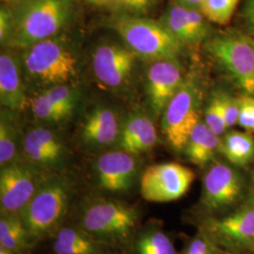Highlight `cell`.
Returning <instances> with one entry per match:
<instances>
[{
    "mask_svg": "<svg viewBox=\"0 0 254 254\" xmlns=\"http://www.w3.org/2000/svg\"><path fill=\"white\" fill-rule=\"evenodd\" d=\"M122 126L118 115L109 108L93 109L85 119L81 128L85 145L99 149L118 142Z\"/></svg>",
    "mask_w": 254,
    "mask_h": 254,
    "instance_id": "cell-16",
    "label": "cell"
},
{
    "mask_svg": "<svg viewBox=\"0 0 254 254\" xmlns=\"http://www.w3.org/2000/svg\"><path fill=\"white\" fill-rule=\"evenodd\" d=\"M73 178L64 173L49 175L20 215L32 244L35 245L66 224L79 199Z\"/></svg>",
    "mask_w": 254,
    "mask_h": 254,
    "instance_id": "cell-2",
    "label": "cell"
},
{
    "mask_svg": "<svg viewBox=\"0 0 254 254\" xmlns=\"http://www.w3.org/2000/svg\"><path fill=\"white\" fill-rule=\"evenodd\" d=\"M2 1H5V2H13V1H17V0H2Z\"/></svg>",
    "mask_w": 254,
    "mask_h": 254,
    "instance_id": "cell-41",
    "label": "cell"
},
{
    "mask_svg": "<svg viewBox=\"0 0 254 254\" xmlns=\"http://www.w3.org/2000/svg\"><path fill=\"white\" fill-rule=\"evenodd\" d=\"M246 36H247V35H246ZM247 38H248V41L251 43V45L254 46V36H247Z\"/></svg>",
    "mask_w": 254,
    "mask_h": 254,
    "instance_id": "cell-39",
    "label": "cell"
},
{
    "mask_svg": "<svg viewBox=\"0 0 254 254\" xmlns=\"http://www.w3.org/2000/svg\"><path fill=\"white\" fill-rule=\"evenodd\" d=\"M157 140L153 121L142 113H136L128 117L122 126L118 144L121 150L136 156L152 150Z\"/></svg>",
    "mask_w": 254,
    "mask_h": 254,
    "instance_id": "cell-17",
    "label": "cell"
},
{
    "mask_svg": "<svg viewBox=\"0 0 254 254\" xmlns=\"http://www.w3.org/2000/svg\"><path fill=\"white\" fill-rule=\"evenodd\" d=\"M124 254H130V253H129V252H127V253H125Z\"/></svg>",
    "mask_w": 254,
    "mask_h": 254,
    "instance_id": "cell-42",
    "label": "cell"
},
{
    "mask_svg": "<svg viewBox=\"0 0 254 254\" xmlns=\"http://www.w3.org/2000/svg\"><path fill=\"white\" fill-rule=\"evenodd\" d=\"M189 254V253H188V252H185V254Z\"/></svg>",
    "mask_w": 254,
    "mask_h": 254,
    "instance_id": "cell-43",
    "label": "cell"
},
{
    "mask_svg": "<svg viewBox=\"0 0 254 254\" xmlns=\"http://www.w3.org/2000/svg\"><path fill=\"white\" fill-rule=\"evenodd\" d=\"M204 122L200 121L191 132L185 152L191 163L204 166L212 160L217 150L220 147V141Z\"/></svg>",
    "mask_w": 254,
    "mask_h": 254,
    "instance_id": "cell-20",
    "label": "cell"
},
{
    "mask_svg": "<svg viewBox=\"0 0 254 254\" xmlns=\"http://www.w3.org/2000/svg\"><path fill=\"white\" fill-rule=\"evenodd\" d=\"M0 245L19 254H29L34 248L20 214L0 213Z\"/></svg>",
    "mask_w": 254,
    "mask_h": 254,
    "instance_id": "cell-21",
    "label": "cell"
},
{
    "mask_svg": "<svg viewBox=\"0 0 254 254\" xmlns=\"http://www.w3.org/2000/svg\"><path fill=\"white\" fill-rule=\"evenodd\" d=\"M212 235L231 243L246 244L254 240V204H248L226 218L208 223Z\"/></svg>",
    "mask_w": 254,
    "mask_h": 254,
    "instance_id": "cell-18",
    "label": "cell"
},
{
    "mask_svg": "<svg viewBox=\"0 0 254 254\" xmlns=\"http://www.w3.org/2000/svg\"><path fill=\"white\" fill-rule=\"evenodd\" d=\"M185 82L178 61L154 62L147 72V95L154 114H163Z\"/></svg>",
    "mask_w": 254,
    "mask_h": 254,
    "instance_id": "cell-14",
    "label": "cell"
},
{
    "mask_svg": "<svg viewBox=\"0 0 254 254\" xmlns=\"http://www.w3.org/2000/svg\"><path fill=\"white\" fill-rule=\"evenodd\" d=\"M154 0H123L125 6L133 9H142L147 8Z\"/></svg>",
    "mask_w": 254,
    "mask_h": 254,
    "instance_id": "cell-35",
    "label": "cell"
},
{
    "mask_svg": "<svg viewBox=\"0 0 254 254\" xmlns=\"http://www.w3.org/2000/svg\"><path fill=\"white\" fill-rule=\"evenodd\" d=\"M177 4L190 9H200L203 0H176Z\"/></svg>",
    "mask_w": 254,
    "mask_h": 254,
    "instance_id": "cell-36",
    "label": "cell"
},
{
    "mask_svg": "<svg viewBox=\"0 0 254 254\" xmlns=\"http://www.w3.org/2000/svg\"><path fill=\"white\" fill-rule=\"evenodd\" d=\"M14 19L13 13L7 7L0 9V41L2 45H8L13 32Z\"/></svg>",
    "mask_w": 254,
    "mask_h": 254,
    "instance_id": "cell-32",
    "label": "cell"
},
{
    "mask_svg": "<svg viewBox=\"0 0 254 254\" xmlns=\"http://www.w3.org/2000/svg\"><path fill=\"white\" fill-rule=\"evenodd\" d=\"M204 123L218 136L222 135L227 127L223 117L220 93H215L204 112Z\"/></svg>",
    "mask_w": 254,
    "mask_h": 254,
    "instance_id": "cell-28",
    "label": "cell"
},
{
    "mask_svg": "<svg viewBox=\"0 0 254 254\" xmlns=\"http://www.w3.org/2000/svg\"><path fill=\"white\" fill-rule=\"evenodd\" d=\"M240 110L238 125L248 132H254V95L245 94L239 97Z\"/></svg>",
    "mask_w": 254,
    "mask_h": 254,
    "instance_id": "cell-30",
    "label": "cell"
},
{
    "mask_svg": "<svg viewBox=\"0 0 254 254\" xmlns=\"http://www.w3.org/2000/svg\"><path fill=\"white\" fill-rule=\"evenodd\" d=\"M161 23L183 46H192L187 7L179 4L171 7L166 11Z\"/></svg>",
    "mask_w": 254,
    "mask_h": 254,
    "instance_id": "cell-25",
    "label": "cell"
},
{
    "mask_svg": "<svg viewBox=\"0 0 254 254\" xmlns=\"http://www.w3.org/2000/svg\"><path fill=\"white\" fill-rule=\"evenodd\" d=\"M138 204L100 192L85 194L76 201L67 223L92 236L129 252L141 228Z\"/></svg>",
    "mask_w": 254,
    "mask_h": 254,
    "instance_id": "cell-1",
    "label": "cell"
},
{
    "mask_svg": "<svg viewBox=\"0 0 254 254\" xmlns=\"http://www.w3.org/2000/svg\"><path fill=\"white\" fill-rule=\"evenodd\" d=\"M241 191L239 174L227 165L214 164L204 175L200 201L205 209L216 211L233 204Z\"/></svg>",
    "mask_w": 254,
    "mask_h": 254,
    "instance_id": "cell-13",
    "label": "cell"
},
{
    "mask_svg": "<svg viewBox=\"0 0 254 254\" xmlns=\"http://www.w3.org/2000/svg\"><path fill=\"white\" fill-rule=\"evenodd\" d=\"M87 2H90L91 4H102V0H85Z\"/></svg>",
    "mask_w": 254,
    "mask_h": 254,
    "instance_id": "cell-38",
    "label": "cell"
},
{
    "mask_svg": "<svg viewBox=\"0 0 254 254\" xmlns=\"http://www.w3.org/2000/svg\"><path fill=\"white\" fill-rule=\"evenodd\" d=\"M13 13L14 27L9 46L27 49L50 39L71 16L70 0H22Z\"/></svg>",
    "mask_w": 254,
    "mask_h": 254,
    "instance_id": "cell-3",
    "label": "cell"
},
{
    "mask_svg": "<svg viewBox=\"0 0 254 254\" xmlns=\"http://www.w3.org/2000/svg\"><path fill=\"white\" fill-rule=\"evenodd\" d=\"M0 254H19L14 252H11L8 250L7 248H5L4 246L0 245Z\"/></svg>",
    "mask_w": 254,
    "mask_h": 254,
    "instance_id": "cell-37",
    "label": "cell"
},
{
    "mask_svg": "<svg viewBox=\"0 0 254 254\" xmlns=\"http://www.w3.org/2000/svg\"><path fill=\"white\" fill-rule=\"evenodd\" d=\"M220 96L222 103L223 117L228 129L230 127H235L238 123L240 110L239 97H235L226 93H220Z\"/></svg>",
    "mask_w": 254,
    "mask_h": 254,
    "instance_id": "cell-31",
    "label": "cell"
},
{
    "mask_svg": "<svg viewBox=\"0 0 254 254\" xmlns=\"http://www.w3.org/2000/svg\"><path fill=\"white\" fill-rule=\"evenodd\" d=\"M111 1H114V2H117V1H118V2H122L123 0H102L103 3H105V2H111Z\"/></svg>",
    "mask_w": 254,
    "mask_h": 254,
    "instance_id": "cell-40",
    "label": "cell"
},
{
    "mask_svg": "<svg viewBox=\"0 0 254 254\" xmlns=\"http://www.w3.org/2000/svg\"><path fill=\"white\" fill-rule=\"evenodd\" d=\"M130 254H177L173 241L157 223H146L137 232Z\"/></svg>",
    "mask_w": 254,
    "mask_h": 254,
    "instance_id": "cell-22",
    "label": "cell"
},
{
    "mask_svg": "<svg viewBox=\"0 0 254 254\" xmlns=\"http://www.w3.org/2000/svg\"><path fill=\"white\" fill-rule=\"evenodd\" d=\"M51 238L53 254H124L127 252L69 223L60 228Z\"/></svg>",
    "mask_w": 254,
    "mask_h": 254,
    "instance_id": "cell-15",
    "label": "cell"
},
{
    "mask_svg": "<svg viewBox=\"0 0 254 254\" xmlns=\"http://www.w3.org/2000/svg\"><path fill=\"white\" fill-rule=\"evenodd\" d=\"M239 0H203L200 10L205 18L218 25H226L236 9Z\"/></svg>",
    "mask_w": 254,
    "mask_h": 254,
    "instance_id": "cell-26",
    "label": "cell"
},
{
    "mask_svg": "<svg viewBox=\"0 0 254 254\" xmlns=\"http://www.w3.org/2000/svg\"><path fill=\"white\" fill-rule=\"evenodd\" d=\"M94 174L100 193L128 192L136 185L138 174L136 155L123 150L106 152L94 164Z\"/></svg>",
    "mask_w": 254,
    "mask_h": 254,
    "instance_id": "cell-10",
    "label": "cell"
},
{
    "mask_svg": "<svg viewBox=\"0 0 254 254\" xmlns=\"http://www.w3.org/2000/svg\"><path fill=\"white\" fill-rule=\"evenodd\" d=\"M23 159L39 170L52 174L64 163L67 150L63 140L50 129H30L22 140Z\"/></svg>",
    "mask_w": 254,
    "mask_h": 254,
    "instance_id": "cell-11",
    "label": "cell"
},
{
    "mask_svg": "<svg viewBox=\"0 0 254 254\" xmlns=\"http://www.w3.org/2000/svg\"><path fill=\"white\" fill-rule=\"evenodd\" d=\"M186 252L190 254H212L208 243L200 236L191 240Z\"/></svg>",
    "mask_w": 254,
    "mask_h": 254,
    "instance_id": "cell-33",
    "label": "cell"
},
{
    "mask_svg": "<svg viewBox=\"0 0 254 254\" xmlns=\"http://www.w3.org/2000/svg\"><path fill=\"white\" fill-rule=\"evenodd\" d=\"M19 128L9 109L1 111L0 118V166L4 167L18 158Z\"/></svg>",
    "mask_w": 254,
    "mask_h": 254,
    "instance_id": "cell-24",
    "label": "cell"
},
{
    "mask_svg": "<svg viewBox=\"0 0 254 254\" xmlns=\"http://www.w3.org/2000/svg\"><path fill=\"white\" fill-rule=\"evenodd\" d=\"M228 254V253H224V254Z\"/></svg>",
    "mask_w": 254,
    "mask_h": 254,
    "instance_id": "cell-44",
    "label": "cell"
},
{
    "mask_svg": "<svg viewBox=\"0 0 254 254\" xmlns=\"http://www.w3.org/2000/svg\"><path fill=\"white\" fill-rule=\"evenodd\" d=\"M136 55L127 46L106 44L92 56V68L98 81L109 88L125 85L133 71Z\"/></svg>",
    "mask_w": 254,
    "mask_h": 254,
    "instance_id": "cell-12",
    "label": "cell"
},
{
    "mask_svg": "<svg viewBox=\"0 0 254 254\" xmlns=\"http://www.w3.org/2000/svg\"><path fill=\"white\" fill-rule=\"evenodd\" d=\"M30 109L37 118L54 123L63 121L72 113L67 109L57 107L47 100L42 93L30 100Z\"/></svg>",
    "mask_w": 254,
    "mask_h": 254,
    "instance_id": "cell-27",
    "label": "cell"
},
{
    "mask_svg": "<svg viewBox=\"0 0 254 254\" xmlns=\"http://www.w3.org/2000/svg\"><path fill=\"white\" fill-rule=\"evenodd\" d=\"M189 9V27L190 32L192 46H196L202 42L208 33V27L205 22V16L200 9Z\"/></svg>",
    "mask_w": 254,
    "mask_h": 254,
    "instance_id": "cell-29",
    "label": "cell"
},
{
    "mask_svg": "<svg viewBox=\"0 0 254 254\" xmlns=\"http://www.w3.org/2000/svg\"><path fill=\"white\" fill-rule=\"evenodd\" d=\"M207 50L244 94L254 95V48L246 35L230 32L214 37Z\"/></svg>",
    "mask_w": 254,
    "mask_h": 254,
    "instance_id": "cell-7",
    "label": "cell"
},
{
    "mask_svg": "<svg viewBox=\"0 0 254 254\" xmlns=\"http://www.w3.org/2000/svg\"><path fill=\"white\" fill-rule=\"evenodd\" d=\"M220 148L230 163L244 167L254 159V136L248 131H231L224 136Z\"/></svg>",
    "mask_w": 254,
    "mask_h": 254,
    "instance_id": "cell-23",
    "label": "cell"
},
{
    "mask_svg": "<svg viewBox=\"0 0 254 254\" xmlns=\"http://www.w3.org/2000/svg\"><path fill=\"white\" fill-rule=\"evenodd\" d=\"M112 27L136 57L148 61H178L184 46L161 22L132 16L114 20Z\"/></svg>",
    "mask_w": 254,
    "mask_h": 254,
    "instance_id": "cell-4",
    "label": "cell"
},
{
    "mask_svg": "<svg viewBox=\"0 0 254 254\" xmlns=\"http://www.w3.org/2000/svg\"><path fill=\"white\" fill-rule=\"evenodd\" d=\"M194 179L193 171L181 164L167 162L152 165L140 175V195L151 202L179 200L190 189Z\"/></svg>",
    "mask_w": 254,
    "mask_h": 254,
    "instance_id": "cell-9",
    "label": "cell"
},
{
    "mask_svg": "<svg viewBox=\"0 0 254 254\" xmlns=\"http://www.w3.org/2000/svg\"><path fill=\"white\" fill-rule=\"evenodd\" d=\"M200 90L192 78L185 80L162 114V131L176 151L185 150L191 132L200 122Z\"/></svg>",
    "mask_w": 254,
    "mask_h": 254,
    "instance_id": "cell-6",
    "label": "cell"
},
{
    "mask_svg": "<svg viewBox=\"0 0 254 254\" xmlns=\"http://www.w3.org/2000/svg\"><path fill=\"white\" fill-rule=\"evenodd\" d=\"M243 14L246 23L254 32V0H247Z\"/></svg>",
    "mask_w": 254,
    "mask_h": 254,
    "instance_id": "cell-34",
    "label": "cell"
},
{
    "mask_svg": "<svg viewBox=\"0 0 254 254\" xmlns=\"http://www.w3.org/2000/svg\"><path fill=\"white\" fill-rule=\"evenodd\" d=\"M49 175L24 159L1 167L0 212L20 214Z\"/></svg>",
    "mask_w": 254,
    "mask_h": 254,
    "instance_id": "cell-8",
    "label": "cell"
},
{
    "mask_svg": "<svg viewBox=\"0 0 254 254\" xmlns=\"http://www.w3.org/2000/svg\"><path fill=\"white\" fill-rule=\"evenodd\" d=\"M0 102L10 111L23 110L27 105L18 64L14 56L7 51L0 55Z\"/></svg>",
    "mask_w": 254,
    "mask_h": 254,
    "instance_id": "cell-19",
    "label": "cell"
},
{
    "mask_svg": "<svg viewBox=\"0 0 254 254\" xmlns=\"http://www.w3.org/2000/svg\"><path fill=\"white\" fill-rule=\"evenodd\" d=\"M23 64L29 76L53 86L69 83L77 73L75 57L52 38L27 48Z\"/></svg>",
    "mask_w": 254,
    "mask_h": 254,
    "instance_id": "cell-5",
    "label": "cell"
}]
</instances>
